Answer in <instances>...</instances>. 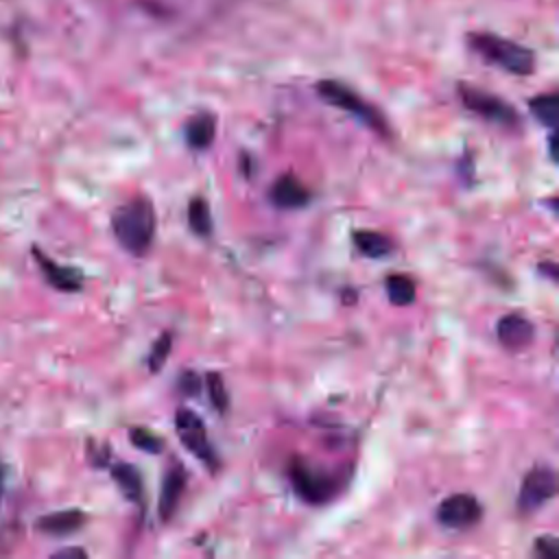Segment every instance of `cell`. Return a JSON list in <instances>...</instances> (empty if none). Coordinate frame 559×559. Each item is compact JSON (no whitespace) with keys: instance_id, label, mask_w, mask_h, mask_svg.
<instances>
[{"instance_id":"cell-1","label":"cell","mask_w":559,"mask_h":559,"mask_svg":"<svg viewBox=\"0 0 559 559\" xmlns=\"http://www.w3.org/2000/svg\"><path fill=\"white\" fill-rule=\"evenodd\" d=\"M155 207L144 194L116 207L111 216L114 236L131 255H144L148 251L155 236Z\"/></svg>"},{"instance_id":"cell-2","label":"cell","mask_w":559,"mask_h":559,"mask_svg":"<svg viewBox=\"0 0 559 559\" xmlns=\"http://www.w3.org/2000/svg\"><path fill=\"white\" fill-rule=\"evenodd\" d=\"M465 39L469 50H474L485 63H491L515 76H528L535 72V52L513 39L487 31L467 33Z\"/></svg>"},{"instance_id":"cell-3","label":"cell","mask_w":559,"mask_h":559,"mask_svg":"<svg viewBox=\"0 0 559 559\" xmlns=\"http://www.w3.org/2000/svg\"><path fill=\"white\" fill-rule=\"evenodd\" d=\"M314 87H317L319 98L325 100L328 105L352 114L356 120H360L365 127H369L378 135H384V138L391 135V129H389V122H386L384 114L376 105L365 100L358 92L347 87L345 83L334 81V79H323Z\"/></svg>"},{"instance_id":"cell-4","label":"cell","mask_w":559,"mask_h":559,"mask_svg":"<svg viewBox=\"0 0 559 559\" xmlns=\"http://www.w3.org/2000/svg\"><path fill=\"white\" fill-rule=\"evenodd\" d=\"M288 478L293 483L295 493L308 504H325L334 498L338 483L334 476L321 472L304 459H293L288 465Z\"/></svg>"},{"instance_id":"cell-5","label":"cell","mask_w":559,"mask_h":559,"mask_svg":"<svg viewBox=\"0 0 559 559\" xmlns=\"http://www.w3.org/2000/svg\"><path fill=\"white\" fill-rule=\"evenodd\" d=\"M459 98L465 105V109L474 111L476 116H480L487 122H493V124H500L507 129L520 124V114L511 103H507L500 96L489 94L476 85L459 83Z\"/></svg>"},{"instance_id":"cell-6","label":"cell","mask_w":559,"mask_h":559,"mask_svg":"<svg viewBox=\"0 0 559 559\" xmlns=\"http://www.w3.org/2000/svg\"><path fill=\"white\" fill-rule=\"evenodd\" d=\"M555 493H557L555 469L548 465H537L522 478L520 493H518V509L522 513H533L542 509Z\"/></svg>"},{"instance_id":"cell-7","label":"cell","mask_w":559,"mask_h":559,"mask_svg":"<svg viewBox=\"0 0 559 559\" xmlns=\"http://www.w3.org/2000/svg\"><path fill=\"white\" fill-rule=\"evenodd\" d=\"M175 426H177L181 443L197 459H201L210 469H216L218 467V456H216L214 448L207 441V432H205V426H203L201 417L197 413H192L190 408H179L177 415H175Z\"/></svg>"},{"instance_id":"cell-8","label":"cell","mask_w":559,"mask_h":559,"mask_svg":"<svg viewBox=\"0 0 559 559\" xmlns=\"http://www.w3.org/2000/svg\"><path fill=\"white\" fill-rule=\"evenodd\" d=\"M483 515L480 502L472 493H452L441 500L437 509V520L448 528H469Z\"/></svg>"},{"instance_id":"cell-9","label":"cell","mask_w":559,"mask_h":559,"mask_svg":"<svg viewBox=\"0 0 559 559\" xmlns=\"http://www.w3.org/2000/svg\"><path fill=\"white\" fill-rule=\"evenodd\" d=\"M496 336H498L502 347H507L511 352H518V349H524V347L531 345V341L535 336V328L524 314L513 312V314H504L498 321Z\"/></svg>"},{"instance_id":"cell-10","label":"cell","mask_w":559,"mask_h":559,"mask_svg":"<svg viewBox=\"0 0 559 559\" xmlns=\"http://www.w3.org/2000/svg\"><path fill=\"white\" fill-rule=\"evenodd\" d=\"M269 199L275 207L282 210H297L308 205L310 201V190L293 175H284L280 179H275V183L269 190Z\"/></svg>"},{"instance_id":"cell-11","label":"cell","mask_w":559,"mask_h":559,"mask_svg":"<svg viewBox=\"0 0 559 559\" xmlns=\"http://www.w3.org/2000/svg\"><path fill=\"white\" fill-rule=\"evenodd\" d=\"M33 253H35V258H37V264H39V269H41L46 282H48L50 286H55L57 290L74 293V290H79V288L83 286V277H81V273H79L76 269H72V266H61V264L52 262L48 255H44V253L37 251V249H35Z\"/></svg>"},{"instance_id":"cell-12","label":"cell","mask_w":559,"mask_h":559,"mask_svg":"<svg viewBox=\"0 0 559 559\" xmlns=\"http://www.w3.org/2000/svg\"><path fill=\"white\" fill-rule=\"evenodd\" d=\"M186 489V469L181 465H175L166 472L164 483H162V493H159V518L164 522H168L173 518V513L179 507V500L183 496Z\"/></svg>"},{"instance_id":"cell-13","label":"cell","mask_w":559,"mask_h":559,"mask_svg":"<svg viewBox=\"0 0 559 559\" xmlns=\"http://www.w3.org/2000/svg\"><path fill=\"white\" fill-rule=\"evenodd\" d=\"M216 133V116L210 111H199L192 118H188L186 127H183V135L190 148L194 151H203L212 144Z\"/></svg>"},{"instance_id":"cell-14","label":"cell","mask_w":559,"mask_h":559,"mask_svg":"<svg viewBox=\"0 0 559 559\" xmlns=\"http://www.w3.org/2000/svg\"><path fill=\"white\" fill-rule=\"evenodd\" d=\"M85 524V513L79 509H66V511H55L37 520V531L48 533V535H70L79 531Z\"/></svg>"},{"instance_id":"cell-15","label":"cell","mask_w":559,"mask_h":559,"mask_svg":"<svg viewBox=\"0 0 559 559\" xmlns=\"http://www.w3.org/2000/svg\"><path fill=\"white\" fill-rule=\"evenodd\" d=\"M528 109H531V114L537 122L546 124L548 129L557 127V122H559V96L555 92L539 94V96L531 98Z\"/></svg>"},{"instance_id":"cell-16","label":"cell","mask_w":559,"mask_h":559,"mask_svg":"<svg viewBox=\"0 0 559 559\" xmlns=\"http://www.w3.org/2000/svg\"><path fill=\"white\" fill-rule=\"evenodd\" d=\"M354 245L367 258H384L393 251V242L380 231H367V229L356 231L354 234Z\"/></svg>"},{"instance_id":"cell-17","label":"cell","mask_w":559,"mask_h":559,"mask_svg":"<svg viewBox=\"0 0 559 559\" xmlns=\"http://www.w3.org/2000/svg\"><path fill=\"white\" fill-rule=\"evenodd\" d=\"M111 478L129 500H138L142 493V478L131 463H118L111 467Z\"/></svg>"},{"instance_id":"cell-18","label":"cell","mask_w":559,"mask_h":559,"mask_svg":"<svg viewBox=\"0 0 559 559\" xmlns=\"http://www.w3.org/2000/svg\"><path fill=\"white\" fill-rule=\"evenodd\" d=\"M386 295L393 306H408L415 301L417 286L408 275H389L386 277Z\"/></svg>"},{"instance_id":"cell-19","label":"cell","mask_w":559,"mask_h":559,"mask_svg":"<svg viewBox=\"0 0 559 559\" xmlns=\"http://www.w3.org/2000/svg\"><path fill=\"white\" fill-rule=\"evenodd\" d=\"M188 225L197 236H210L212 234V214L203 197H194L188 203Z\"/></svg>"},{"instance_id":"cell-20","label":"cell","mask_w":559,"mask_h":559,"mask_svg":"<svg viewBox=\"0 0 559 559\" xmlns=\"http://www.w3.org/2000/svg\"><path fill=\"white\" fill-rule=\"evenodd\" d=\"M205 384H207V393H210V402L218 413H225L229 406V395H227V386L223 382V376L216 371H210L205 376Z\"/></svg>"},{"instance_id":"cell-21","label":"cell","mask_w":559,"mask_h":559,"mask_svg":"<svg viewBox=\"0 0 559 559\" xmlns=\"http://www.w3.org/2000/svg\"><path fill=\"white\" fill-rule=\"evenodd\" d=\"M129 439L138 450L148 452V454H159L164 450V439L159 435L151 432L148 428H131Z\"/></svg>"},{"instance_id":"cell-22","label":"cell","mask_w":559,"mask_h":559,"mask_svg":"<svg viewBox=\"0 0 559 559\" xmlns=\"http://www.w3.org/2000/svg\"><path fill=\"white\" fill-rule=\"evenodd\" d=\"M170 349H173V334H170V332H164V334L153 343L151 354H148V369H151V373H157V371L164 367L166 358L170 356Z\"/></svg>"},{"instance_id":"cell-23","label":"cell","mask_w":559,"mask_h":559,"mask_svg":"<svg viewBox=\"0 0 559 559\" xmlns=\"http://www.w3.org/2000/svg\"><path fill=\"white\" fill-rule=\"evenodd\" d=\"M535 552L542 559H559V542L552 535H544L535 539Z\"/></svg>"},{"instance_id":"cell-24","label":"cell","mask_w":559,"mask_h":559,"mask_svg":"<svg viewBox=\"0 0 559 559\" xmlns=\"http://www.w3.org/2000/svg\"><path fill=\"white\" fill-rule=\"evenodd\" d=\"M179 391L186 395V397H192V395H199L201 391V378L194 373V371H183L179 376Z\"/></svg>"},{"instance_id":"cell-25","label":"cell","mask_w":559,"mask_h":559,"mask_svg":"<svg viewBox=\"0 0 559 559\" xmlns=\"http://www.w3.org/2000/svg\"><path fill=\"white\" fill-rule=\"evenodd\" d=\"M55 557H85V550H81V548H66V550L55 552Z\"/></svg>"},{"instance_id":"cell-26","label":"cell","mask_w":559,"mask_h":559,"mask_svg":"<svg viewBox=\"0 0 559 559\" xmlns=\"http://www.w3.org/2000/svg\"><path fill=\"white\" fill-rule=\"evenodd\" d=\"M548 148H550V159L557 162V135H555V131L548 138Z\"/></svg>"},{"instance_id":"cell-27","label":"cell","mask_w":559,"mask_h":559,"mask_svg":"<svg viewBox=\"0 0 559 559\" xmlns=\"http://www.w3.org/2000/svg\"><path fill=\"white\" fill-rule=\"evenodd\" d=\"M0 496H2V472H0Z\"/></svg>"}]
</instances>
